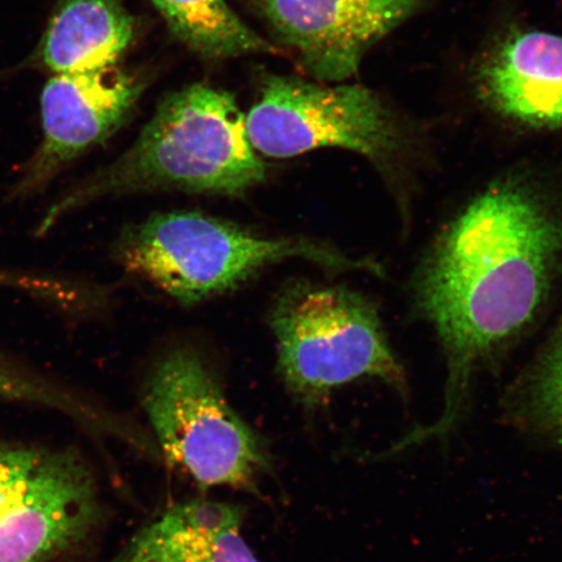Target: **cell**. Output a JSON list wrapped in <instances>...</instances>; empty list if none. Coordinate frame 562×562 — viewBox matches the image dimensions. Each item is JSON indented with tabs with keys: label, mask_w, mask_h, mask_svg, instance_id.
Instances as JSON below:
<instances>
[{
	"label": "cell",
	"mask_w": 562,
	"mask_h": 562,
	"mask_svg": "<svg viewBox=\"0 0 562 562\" xmlns=\"http://www.w3.org/2000/svg\"><path fill=\"white\" fill-rule=\"evenodd\" d=\"M252 149L291 158L339 147L384 165L403 146L402 128L374 91L267 75L261 98L246 115Z\"/></svg>",
	"instance_id": "obj_7"
},
{
	"label": "cell",
	"mask_w": 562,
	"mask_h": 562,
	"mask_svg": "<svg viewBox=\"0 0 562 562\" xmlns=\"http://www.w3.org/2000/svg\"><path fill=\"white\" fill-rule=\"evenodd\" d=\"M561 257V216L521 180L495 182L449 224L416 286L447 357L445 411L397 449L451 430L474 371L536 318Z\"/></svg>",
	"instance_id": "obj_1"
},
{
	"label": "cell",
	"mask_w": 562,
	"mask_h": 562,
	"mask_svg": "<svg viewBox=\"0 0 562 562\" xmlns=\"http://www.w3.org/2000/svg\"><path fill=\"white\" fill-rule=\"evenodd\" d=\"M482 100L508 121L532 130L562 128V37L510 32L476 72Z\"/></svg>",
	"instance_id": "obj_10"
},
{
	"label": "cell",
	"mask_w": 562,
	"mask_h": 562,
	"mask_svg": "<svg viewBox=\"0 0 562 562\" xmlns=\"http://www.w3.org/2000/svg\"><path fill=\"white\" fill-rule=\"evenodd\" d=\"M265 179L236 98L194 83L166 95L131 149L63 193L35 232L45 236L63 216L105 195L176 189L238 196Z\"/></svg>",
	"instance_id": "obj_2"
},
{
	"label": "cell",
	"mask_w": 562,
	"mask_h": 562,
	"mask_svg": "<svg viewBox=\"0 0 562 562\" xmlns=\"http://www.w3.org/2000/svg\"><path fill=\"white\" fill-rule=\"evenodd\" d=\"M426 0H255L280 44L319 82L357 75L372 47Z\"/></svg>",
	"instance_id": "obj_9"
},
{
	"label": "cell",
	"mask_w": 562,
	"mask_h": 562,
	"mask_svg": "<svg viewBox=\"0 0 562 562\" xmlns=\"http://www.w3.org/2000/svg\"><path fill=\"white\" fill-rule=\"evenodd\" d=\"M143 406L159 451L199 486L259 494V483L272 470L269 448L192 350L175 349L161 358L144 385Z\"/></svg>",
	"instance_id": "obj_4"
},
{
	"label": "cell",
	"mask_w": 562,
	"mask_h": 562,
	"mask_svg": "<svg viewBox=\"0 0 562 562\" xmlns=\"http://www.w3.org/2000/svg\"><path fill=\"white\" fill-rule=\"evenodd\" d=\"M0 286L18 288L53 302L67 300L70 292L65 283L53 277L15 271H0ZM0 402L47 406L67 414L94 431L119 434L122 438L126 435L124 426L117 425L108 414L3 353H0Z\"/></svg>",
	"instance_id": "obj_13"
},
{
	"label": "cell",
	"mask_w": 562,
	"mask_h": 562,
	"mask_svg": "<svg viewBox=\"0 0 562 562\" xmlns=\"http://www.w3.org/2000/svg\"><path fill=\"white\" fill-rule=\"evenodd\" d=\"M524 405L531 424L562 446V327L532 371Z\"/></svg>",
	"instance_id": "obj_15"
},
{
	"label": "cell",
	"mask_w": 562,
	"mask_h": 562,
	"mask_svg": "<svg viewBox=\"0 0 562 562\" xmlns=\"http://www.w3.org/2000/svg\"><path fill=\"white\" fill-rule=\"evenodd\" d=\"M281 378L300 402L318 405L344 384L378 378L406 395L402 364L374 305L342 286L294 283L271 312Z\"/></svg>",
	"instance_id": "obj_5"
},
{
	"label": "cell",
	"mask_w": 562,
	"mask_h": 562,
	"mask_svg": "<svg viewBox=\"0 0 562 562\" xmlns=\"http://www.w3.org/2000/svg\"><path fill=\"white\" fill-rule=\"evenodd\" d=\"M171 33L206 60L249 54H276L278 48L258 35L226 0H150Z\"/></svg>",
	"instance_id": "obj_14"
},
{
	"label": "cell",
	"mask_w": 562,
	"mask_h": 562,
	"mask_svg": "<svg viewBox=\"0 0 562 562\" xmlns=\"http://www.w3.org/2000/svg\"><path fill=\"white\" fill-rule=\"evenodd\" d=\"M95 477L74 451L0 449V562H50L102 522Z\"/></svg>",
	"instance_id": "obj_6"
},
{
	"label": "cell",
	"mask_w": 562,
	"mask_h": 562,
	"mask_svg": "<svg viewBox=\"0 0 562 562\" xmlns=\"http://www.w3.org/2000/svg\"><path fill=\"white\" fill-rule=\"evenodd\" d=\"M135 37L122 0H58L32 65L54 75L116 67Z\"/></svg>",
	"instance_id": "obj_12"
},
{
	"label": "cell",
	"mask_w": 562,
	"mask_h": 562,
	"mask_svg": "<svg viewBox=\"0 0 562 562\" xmlns=\"http://www.w3.org/2000/svg\"><path fill=\"white\" fill-rule=\"evenodd\" d=\"M240 505L195 498L139 529L110 562H261L243 538Z\"/></svg>",
	"instance_id": "obj_11"
},
{
	"label": "cell",
	"mask_w": 562,
	"mask_h": 562,
	"mask_svg": "<svg viewBox=\"0 0 562 562\" xmlns=\"http://www.w3.org/2000/svg\"><path fill=\"white\" fill-rule=\"evenodd\" d=\"M117 251L126 270L186 305L232 290L288 258H305L328 269L376 271V266L319 243L259 237L200 213L154 215L126 232Z\"/></svg>",
	"instance_id": "obj_3"
},
{
	"label": "cell",
	"mask_w": 562,
	"mask_h": 562,
	"mask_svg": "<svg viewBox=\"0 0 562 562\" xmlns=\"http://www.w3.org/2000/svg\"><path fill=\"white\" fill-rule=\"evenodd\" d=\"M137 77L116 67L54 75L41 94L42 143L11 199L45 189L66 167L122 128L143 93Z\"/></svg>",
	"instance_id": "obj_8"
}]
</instances>
